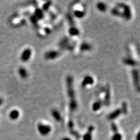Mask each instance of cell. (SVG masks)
I'll list each match as a JSON object with an SVG mask.
<instances>
[{
    "mask_svg": "<svg viewBox=\"0 0 140 140\" xmlns=\"http://www.w3.org/2000/svg\"><path fill=\"white\" fill-rule=\"evenodd\" d=\"M73 78L72 76H68L66 78L67 91L68 97L70 100L75 99V92L73 85Z\"/></svg>",
    "mask_w": 140,
    "mask_h": 140,
    "instance_id": "obj_1",
    "label": "cell"
},
{
    "mask_svg": "<svg viewBox=\"0 0 140 140\" xmlns=\"http://www.w3.org/2000/svg\"><path fill=\"white\" fill-rule=\"evenodd\" d=\"M117 7L123 8V12L122 13V15L124 18L127 20H129L131 19L132 11L129 5L123 3H119L117 5Z\"/></svg>",
    "mask_w": 140,
    "mask_h": 140,
    "instance_id": "obj_2",
    "label": "cell"
},
{
    "mask_svg": "<svg viewBox=\"0 0 140 140\" xmlns=\"http://www.w3.org/2000/svg\"><path fill=\"white\" fill-rule=\"evenodd\" d=\"M37 130L41 135L42 136H46L48 135L51 132L52 128L49 125L39 123L37 125Z\"/></svg>",
    "mask_w": 140,
    "mask_h": 140,
    "instance_id": "obj_3",
    "label": "cell"
},
{
    "mask_svg": "<svg viewBox=\"0 0 140 140\" xmlns=\"http://www.w3.org/2000/svg\"><path fill=\"white\" fill-rule=\"evenodd\" d=\"M60 52L56 50H50L44 53V58L47 60H53L58 58Z\"/></svg>",
    "mask_w": 140,
    "mask_h": 140,
    "instance_id": "obj_4",
    "label": "cell"
},
{
    "mask_svg": "<svg viewBox=\"0 0 140 140\" xmlns=\"http://www.w3.org/2000/svg\"><path fill=\"white\" fill-rule=\"evenodd\" d=\"M32 55V50L30 48H26L23 50L20 56V60L23 62H26L30 60Z\"/></svg>",
    "mask_w": 140,
    "mask_h": 140,
    "instance_id": "obj_5",
    "label": "cell"
},
{
    "mask_svg": "<svg viewBox=\"0 0 140 140\" xmlns=\"http://www.w3.org/2000/svg\"><path fill=\"white\" fill-rule=\"evenodd\" d=\"M132 76L134 85L138 92L140 91V76L139 71L138 69H133L132 71Z\"/></svg>",
    "mask_w": 140,
    "mask_h": 140,
    "instance_id": "obj_6",
    "label": "cell"
},
{
    "mask_svg": "<svg viewBox=\"0 0 140 140\" xmlns=\"http://www.w3.org/2000/svg\"><path fill=\"white\" fill-rule=\"evenodd\" d=\"M94 83L93 77L91 75H86L81 82V87L83 88H86L88 86L93 85Z\"/></svg>",
    "mask_w": 140,
    "mask_h": 140,
    "instance_id": "obj_7",
    "label": "cell"
},
{
    "mask_svg": "<svg viewBox=\"0 0 140 140\" xmlns=\"http://www.w3.org/2000/svg\"><path fill=\"white\" fill-rule=\"evenodd\" d=\"M111 91H110L109 86H108L106 87L105 90V93H104V99L103 101V103L106 106H109L110 104V101H111Z\"/></svg>",
    "mask_w": 140,
    "mask_h": 140,
    "instance_id": "obj_8",
    "label": "cell"
},
{
    "mask_svg": "<svg viewBox=\"0 0 140 140\" xmlns=\"http://www.w3.org/2000/svg\"><path fill=\"white\" fill-rule=\"evenodd\" d=\"M123 62L125 65L130 67H135L138 64V62L135 60L130 57L124 58L123 60Z\"/></svg>",
    "mask_w": 140,
    "mask_h": 140,
    "instance_id": "obj_9",
    "label": "cell"
},
{
    "mask_svg": "<svg viewBox=\"0 0 140 140\" xmlns=\"http://www.w3.org/2000/svg\"><path fill=\"white\" fill-rule=\"evenodd\" d=\"M122 114L121 110L120 108H118L110 113L108 116V118L109 120H114L118 118Z\"/></svg>",
    "mask_w": 140,
    "mask_h": 140,
    "instance_id": "obj_10",
    "label": "cell"
},
{
    "mask_svg": "<svg viewBox=\"0 0 140 140\" xmlns=\"http://www.w3.org/2000/svg\"><path fill=\"white\" fill-rule=\"evenodd\" d=\"M18 73L19 76L23 79H26L28 78L29 76V73L28 70L25 67H19L18 70Z\"/></svg>",
    "mask_w": 140,
    "mask_h": 140,
    "instance_id": "obj_11",
    "label": "cell"
},
{
    "mask_svg": "<svg viewBox=\"0 0 140 140\" xmlns=\"http://www.w3.org/2000/svg\"><path fill=\"white\" fill-rule=\"evenodd\" d=\"M92 48V46L91 44L86 41H84L80 44L79 47V49L82 52H86L90 51Z\"/></svg>",
    "mask_w": 140,
    "mask_h": 140,
    "instance_id": "obj_12",
    "label": "cell"
},
{
    "mask_svg": "<svg viewBox=\"0 0 140 140\" xmlns=\"http://www.w3.org/2000/svg\"><path fill=\"white\" fill-rule=\"evenodd\" d=\"M51 115L52 118L57 122H60L61 120V115L58 110L56 109H52L51 112Z\"/></svg>",
    "mask_w": 140,
    "mask_h": 140,
    "instance_id": "obj_13",
    "label": "cell"
},
{
    "mask_svg": "<svg viewBox=\"0 0 140 140\" xmlns=\"http://www.w3.org/2000/svg\"><path fill=\"white\" fill-rule=\"evenodd\" d=\"M102 101L101 100H97L95 101L92 105V109L93 112H97L101 109V107L102 106Z\"/></svg>",
    "mask_w": 140,
    "mask_h": 140,
    "instance_id": "obj_14",
    "label": "cell"
},
{
    "mask_svg": "<svg viewBox=\"0 0 140 140\" xmlns=\"http://www.w3.org/2000/svg\"><path fill=\"white\" fill-rule=\"evenodd\" d=\"M68 33L72 36H77L79 35L80 32L76 26H72L68 29Z\"/></svg>",
    "mask_w": 140,
    "mask_h": 140,
    "instance_id": "obj_15",
    "label": "cell"
},
{
    "mask_svg": "<svg viewBox=\"0 0 140 140\" xmlns=\"http://www.w3.org/2000/svg\"><path fill=\"white\" fill-rule=\"evenodd\" d=\"M96 7L98 10L102 13L105 12L107 10V9H108V6H107L106 4L102 2H99L97 3Z\"/></svg>",
    "mask_w": 140,
    "mask_h": 140,
    "instance_id": "obj_16",
    "label": "cell"
},
{
    "mask_svg": "<svg viewBox=\"0 0 140 140\" xmlns=\"http://www.w3.org/2000/svg\"><path fill=\"white\" fill-rule=\"evenodd\" d=\"M94 130V128L92 126L89 127L87 132L86 133L83 137V140H92V132Z\"/></svg>",
    "mask_w": 140,
    "mask_h": 140,
    "instance_id": "obj_17",
    "label": "cell"
},
{
    "mask_svg": "<svg viewBox=\"0 0 140 140\" xmlns=\"http://www.w3.org/2000/svg\"><path fill=\"white\" fill-rule=\"evenodd\" d=\"M74 16L78 19H82L86 15V12L84 10H77L74 11Z\"/></svg>",
    "mask_w": 140,
    "mask_h": 140,
    "instance_id": "obj_18",
    "label": "cell"
},
{
    "mask_svg": "<svg viewBox=\"0 0 140 140\" xmlns=\"http://www.w3.org/2000/svg\"><path fill=\"white\" fill-rule=\"evenodd\" d=\"M20 113L18 110L13 109L9 114V117L12 120H16L19 118Z\"/></svg>",
    "mask_w": 140,
    "mask_h": 140,
    "instance_id": "obj_19",
    "label": "cell"
},
{
    "mask_svg": "<svg viewBox=\"0 0 140 140\" xmlns=\"http://www.w3.org/2000/svg\"><path fill=\"white\" fill-rule=\"evenodd\" d=\"M34 16L38 19H42L44 16V11L41 8H36L34 11Z\"/></svg>",
    "mask_w": 140,
    "mask_h": 140,
    "instance_id": "obj_20",
    "label": "cell"
},
{
    "mask_svg": "<svg viewBox=\"0 0 140 140\" xmlns=\"http://www.w3.org/2000/svg\"><path fill=\"white\" fill-rule=\"evenodd\" d=\"M77 102L76 99H72V100H70L69 101V108L71 111H74L77 109Z\"/></svg>",
    "mask_w": 140,
    "mask_h": 140,
    "instance_id": "obj_21",
    "label": "cell"
},
{
    "mask_svg": "<svg viewBox=\"0 0 140 140\" xmlns=\"http://www.w3.org/2000/svg\"><path fill=\"white\" fill-rule=\"evenodd\" d=\"M111 14L113 16H117V17H123L122 15V13L119 10V8L118 7L113 8L111 10Z\"/></svg>",
    "mask_w": 140,
    "mask_h": 140,
    "instance_id": "obj_22",
    "label": "cell"
},
{
    "mask_svg": "<svg viewBox=\"0 0 140 140\" xmlns=\"http://www.w3.org/2000/svg\"><path fill=\"white\" fill-rule=\"evenodd\" d=\"M121 110L122 113L124 114H127L128 113V105L126 102H123L121 104Z\"/></svg>",
    "mask_w": 140,
    "mask_h": 140,
    "instance_id": "obj_23",
    "label": "cell"
},
{
    "mask_svg": "<svg viewBox=\"0 0 140 140\" xmlns=\"http://www.w3.org/2000/svg\"><path fill=\"white\" fill-rule=\"evenodd\" d=\"M123 136L120 133L118 132L115 133L112 137V140H122Z\"/></svg>",
    "mask_w": 140,
    "mask_h": 140,
    "instance_id": "obj_24",
    "label": "cell"
},
{
    "mask_svg": "<svg viewBox=\"0 0 140 140\" xmlns=\"http://www.w3.org/2000/svg\"><path fill=\"white\" fill-rule=\"evenodd\" d=\"M111 128H112V131L114 132V133L118 132V128H117V125L115 123H112L111 124Z\"/></svg>",
    "mask_w": 140,
    "mask_h": 140,
    "instance_id": "obj_25",
    "label": "cell"
},
{
    "mask_svg": "<svg viewBox=\"0 0 140 140\" xmlns=\"http://www.w3.org/2000/svg\"><path fill=\"white\" fill-rule=\"evenodd\" d=\"M50 3H51L50 2H47L46 3H45L43 6L42 10L43 11H45V10H48V9L49 8L50 5H51Z\"/></svg>",
    "mask_w": 140,
    "mask_h": 140,
    "instance_id": "obj_26",
    "label": "cell"
},
{
    "mask_svg": "<svg viewBox=\"0 0 140 140\" xmlns=\"http://www.w3.org/2000/svg\"><path fill=\"white\" fill-rule=\"evenodd\" d=\"M3 102H4L3 99L2 98L0 97V106L2 105L3 103Z\"/></svg>",
    "mask_w": 140,
    "mask_h": 140,
    "instance_id": "obj_27",
    "label": "cell"
},
{
    "mask_svg": "<svg viewBox=\"0 0 140 140\" xmlns=\"http://www.w3.org/2000/svg\"><path fill=\"white\" fill-rule=\"evenodd\" d=\"M61 140H71V139L68 137H65V138H62Z\"/></svg>",
    "mask_w": 140,
    "mask_h": 140,
    "instance_id": "obj_28",
    "label": "cell"
},
{
    "mask_svg": "<svg viewBox=\"0 0 140 140\" xmlns=\"http://www.w3.org/2000/svg\"><path fill=\"white\" fill-rule=\"evenodd\" d=\"M136 140H140V132H138V135H137L136 138Z\"/></svg>",
    "mask_w": 140,
    "mask_h": 140,
    "instance_id": "obj_29",
    "label": "cell"
}]
</instances>
